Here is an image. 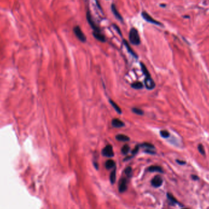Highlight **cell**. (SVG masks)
I'll return each instance as SVG.
<instances>
[{
	"mask_svg": "<svg viewBox=\"0 0 209 209\" xmlns=\"http://www.w3.org/2000/svg\"><path fill=\"white\" fill-rule=\"evenodd\" d=\"M129 40L132 44L135 45H138L140 44V37L137 29L135 28H132L129 32Z\"/></svg>",
	"mask_w": 209,
	"mask_h": 209,
	"instance_id": "obj_1",
	"label": "cell"
},
{
	"mask_svg": "<svg viewBox=\"0 0 209 209\" xmlns=\"http://www.w3.org/2000/svg\"><path fill=\"white\" fill-rule=\"evenodd\" d=\"M73 32H74L75 35L76 36L81 42H85L86 41V37L84 34L83 31H81L80 27L79 26H76L73 28Z\"/></svg>",
	"mask_w": 209,
	"mask_h": 209,
	"instance_id": "obj_2",
	"label": "cell"
},
{
	"mask_svg": "<svg viewBox=\"0 0 209 209\" xmlns=\"http://www.w3.org/2000/svg\"><path fill=\"white\" fill-rule=\"evenodd\" d=\"M86 18L89 25H90V27L94 29V32H101V30H100L99 27L95 23V22H94V20L92 19L91 13H90L89 10L86 12Z\"/></svg>",
	"mask_w": 209,
	"mask_h": 209,
	"instance_id": "obj_3",
	"label": "cell"
},
{
	"mask_svg": "<svg viewBox=\"0 0 209 209\" xmlns=\"http://www.w3.org/2000/svg\"><path fill=\"white\" fill-rule=\"evenodd\" d=\"M141 15L144 19L146 21H147V22H149V23H151L154 24V25L162 26V24H161L160 22L155 20L154 18H152V17L147 13V12H146V11H143V12H142Z\"/></svg>",
	"mask_w": 209,
	"mask_h": 209,
	"instance_id": "obj_4",
	"label": "cell"
},
{
	"mask_svg": "<svg viewBox=\"0 0 209 209\" xmlns=\"http://www.w3.org/2000/svg\"><path fill=\"white\" fill-rule=\"evenodd\" d=\"M102 155L107 157H113L114 156V152L111 145L108 144L103 148L102 150Z\"/></svg>",
	"mask_w": 209,
	"mask_h": 209,
	"instance_id": "obj_5",
	"label": "cell"
},
{
	"mask_svg": "<svg viewBox=\"0 0 209 209\" xmlns=\"http://www.w3.org/2000/svg\"><path fill=\"white\" fill-rule=\"evenodd\" d=\"M144 84L146 88L149 90H152L155 87V82L152 80L151 76L146 77L144 80Z\"/></svg>",
	"mask_w": 209,
	"mask_h": 209,
	"instance_id": "obj_6",
	"label": "cell"
},
{
	"mask_svg": "<svg viewBox=\"0 0 209 209\" xmlns=\"http://www.w3.org/2000/svg\"><path fill=\"white\" fill-rule=\"evenodd\" d=\"M127 189V181L125 178H122L120 179L119 183V191L120 193L125 191Z\"/></svg>",
	"mask_w": 209,
	"mask_h": 209,
	"instance_id": "obj_7",
	"label": "cell"
},
{
	"mask_svg": "<svg viewBox=\"0 0 209 209\" xmlns=\"http://www.w3.org/2000/svg\"><path fill=\"white\" fill-rule=\"evenodd\" d=\"M152 186L155 188H158L161 187V185L163 184V179L159 175H156L155 177H154L151 181Z\"/></svg>",
	"mask_w": 209,
	"mask_h": 209,
	"instance_id": "obj_8",
	"label": "cell"
},
{
	"mask_svg": "<svg viewBox=\"0 0 209 209\" xmlns=\"http://www.w3.org/2000/svg\"><path fill=\"white\" fill-rule=\"evenodd\" d=\"M111 10H112V12H113V13L114 14V17H115L118 20H120L121 21V22H122L123 21L122 17L121 16V15L120 14V13L118 12V10H117V8H116V7L114 4H112V5H111Z\"/></svg>",
	"mask_w": 209,
	"mask_h": 209,
	"instance_id": "obj_9",
	"label": "cell"
},
{
	"mask_svg": "<svg viewBox=\"0 0 209 209\" xmlns=\"http://www.w3.org/2000/svg\"><path fill=\"white\" fill-rule=\"evenodd\" d=\"M93 36L97 40L100 41L102 42H105L106 41L105 37L103 35L101 32H93Z\"/></svg>",
	"mask_w": 209,
	"mask_h": 209,
	"instance_id": "obj_10",
	"label": "cell"
},
{
	"mask_svg": "<svg viewBox=\"0 0 209 209\" xmlns=\"http://www.w3.org/2000/svg\"><path fill=\"white\" fill-rule=\"evenodd\" d=\"M112 125L116 128H120L124 126V124L118 119H113L112 120Z\"/></svg>",
	"mask_w": 209,
	"mask_h": 209,
	"instance_id": "obj_11",
	"label": "cell"
},
{
	"mask_svg": "<svg viewBox=\"0 0 209 209\" xmlns=\"http://www.w3.org/2000/svg\"><path fill=\"white\" fill-rule=\"evenodd\" d=\"M123 43H124V45L125 46V47L127 48V49L128 51H129V53H130L131 54H132L134 57L137 58V55H136V53L133 51V50H132V48L130 47V46L129 45V43L127 42V41L126 40H123Z\"/></svg>",
	"mask_w": 209,
	"mask_h": 209,
	"instance_id": "obj_12",
	"label": "cell"
},
{
	"mask_svg": "<svg viewBox=\"0 0 209 209\" xmlns=\"http://www.w3.org/2000/svg\"><path fill=\"white\" fill-rule=\"evenodd\" d=\"M149 172H158V173H163L162 168L158 166H151L148 168Z\"/></svg>",
	"mask_w": 209,
	"mask_h": 209,
	"instance_id": "obj_13",
	"label": "cell"
},
{
	"mask_svg": "<svg viewBox=\"0 0 209 209\" xmlns=\"http://www.w3.org/2000/svg\"><path fill=\"white\" fill-rule=\"evenodd\" d=\"M116 139L119 141H129L130 140V138L127 136L122 134H119V135L116 136Z\"/></svg>",
	"mask_w": 209,
	"mask_h": 209,
	"instance_id": "obj_14",
	"label": "cell"
},
{
	"mask_svg": "<svg viewBox=\"0 0 209 209\" xmlns=\"http://www.w3.org/2000/svg\"><path fill=\"white\" fill-rule=\"evenodd\" d=\"M115 166V163L113 160H108L105 163V168L107 169L113 168Z\"/></svg>",
	"mask_w": 209,
	"mask_h": 209,
	"instance_id": "obj_15",
	"label": "cell"
},
{
	"mask_svg": "<svg viewBox=\"0 0 209 209\" xmlns=\"http://www.w3.org/2000/svg\"><path fill=\"white\" fill-rule=\"evenodd\" d=\"M110 103H111V105H112V107L114 108V110L117 111L118 113H119V114H121L122 111H121V109H120V107H119L117 104L116 103L114 102H113V100H110Z\"/></svg>",
	"mask_w": 209,
	"mask_h": 209,
	"instance_id": "obj_16",
	"label": "cell"
},
{
	"mask_svg": "<svg viewBox=\"0 0 209 209\" xmlns=\"http://www.w3.org/2000/svg\"><path fill=\"white\" fill-rule=\"evenodd\" d=\"M110 182L112 184L116 182V169H114L111 173L110 174Z\"/></svg>",
	"mask_w": 209,
	"mask_h": 209,
	"instance_id": "obj_17",
	"label": "cell"
},
{
	"mask_svg": "<svg viewBox=\"0 0 209 209\" xmlns=\"http://www.w3.org/2000/svg\"><path fill=\"white\" fill-rule=\"evenodd\" d=\"M132 87L135 89H140L143 88V84L141 82L136 81L132 84Z\"/></svg>",
	"mask_w": 209,
	"mask_h": 209,
	"instance_id": "obj_18",
	"label": "cell"
},
{
	"mask_svg": "<svg viewBox=\"0 0 209 209\" xmlns=\"http://www.w3.org/2000/svg\"><path fill=\"white\" fill-rule=\"evenodd\" d=\"M141 69H142V71L143 72L144 75L146 77H147V76H151L150 75V73H149V71L147 70V69L146 67L145 66L144 64H143L142 63H141Z\"/></svg>",
	"mask_w": 209,
	"mask_h": 209,
	"instance_id": "obj_19",
	"label": "cell"
},
{
	"mask_svg": "<svg viewBox=\"0 0 209 209\" xmlns=\"http://www.w3.org/2000/svg\"><path fill=\"white\" fill-rule=\"evenodd\" d=\"M167 197H168V198L169 199V200L170 201H171L174 204L178 203V201H177V199H175V197L173 196V195H172V194H171V193H167Z\"/></svg>",
	"mask_w": 209,
	"mask_h": 209,
	"instance_id": "obj_20",
	"label": "cell"
},
{
	"mask_svg": "<svg viewBox=\"0 0 209 209\" xmlns=\"http://www.w3.org/2000/svg\"><path fill=\"white\" fill-rule=\"evenodd\" d=\"M129 151H130V147H129L127 144L124 145V146L122 147L121 152L123 154H128Z\"/></svg>",
	"mask_w": 209,
	"mask_h": 209,
	"instance_id": "obj_21",
	"label": "cell"
},
{
	"mask_svg": "<svg viewBox=\"0 0 209 209\" xmlns=\"http://www.w3.org/2000/svg\"><path fill=\"white\" fill-rule=\"evenodd\" d=\"M197 149H198V151H199V152H200V154H201V155L205 156V152L204 148L203 145H202V144H199L198 145V146H197Z\"/></svg>",
	"mask_w": 209,
	"mask_h": 209,
	"instance_id": "obj_22",
	"label": "cell"
},
{
	"mask_svg": "<svg viewBox=\"0 0 209 209\" xmlns=\"http://www.w3.org/2000/svg\"><path fill=\"white\" fill-rule=\"evenodd\" d=\"M160 135L163 138H168L170 135L169 133L167 130H161L160 132Z\"/></svg>",
	"mask_w": 209,
	"mask_h": 209,
	"instance_id": "obj_23",
	"label": "cell"
},
{
	"mask_svg": "<svg viewBox=\"0 0 209 209\" xmlns=\"http://www.w3.org/2000/svg\"><path fill=\"white\" fill-rule=\"evenodd\" d=\"M132 111H133V113H135V114H138V115H142L143 114V111H142L140 109H138V108H134L132 109Z\"/></svg>",
	"mask_w": 209,
	"mask_h": 209,
	"instance_id": "obj_24",
	"label": "cell"
},
{
	"mask_svg": "<svg viewBox=\"0 0 209 209\" xmlns=\"http://www.w3.org/2000/svg\"><path fill=\"white\" fill-rule=\"evenodd\" d=\"M142 147H146L147 148V149H154V146L152 144L150 143H143L141 145Z\"/></svg>",
	"mask_w": 209,
	"mask_h": 209,
	"instance_id": "obj_25",
	"label": "cell"
},
{
	"mask_svg": "<svg viewBox=\"0 0 209 209\" xmlns=\"http://www.w3.org/2000/svg\"><path fill=\"white\" fill-rule=\"evenodd\" d=\"M132 168H131V167H127V168L125 169L124 172H125V174L126 175H127L128 176H129V175H130L131 173H132Z\"/></svg>",
	"mask_w": 209,
	"mask_h": 209,
	"instance_id": "obj_26",
	"label": "cell"
},
{
	"mask_svg": "<svg viewBox=\"0 0 209 209\" xmlns=\"http://www.w3.org/2000/svg\"><path fill=\"white\" fill-rule=\"evenodd\" d=\"M113 27H114V29H116V31L117 32V33H118V34H119V35L121 36H122V32H121V31H120V29H119V27H117V25H115V24H113Z\"/></svg>",
	"mask_w": 209,
	"mask_h": 209,
	"instance_id": "obj_27",
	"label": "cell"
},
{
	"mask_svg": "<svg viewBox=\"0 0 209 209\" xmlns=\"http://www.w3.org/2000/svg\"><path fill=\"white\" fill-rule=\"evenodd\" d=\"M138 151H139V146H136V147L135 148V149H133V151H132V154H137V152H138Z\"/></svg>",
	"mask_w": 209,
	"mask_h": 209,
	"instance_id": "obj_28",
	"label": "cell"
},
{
	"mask_svg": "<svg viewBox=\"0 0 209 209\" xmlns=\"http://www.w3.org/2000/svg\"><path fill=\"white\" fill-rule=\"evenodd\" d=\"M176 161H177V163L179 164V165H185V164H186V161H182V160H176Z\"/></svg>",
	"mask_w": 209,
	"mask_h": 209,
	"instance_id": "obj_29",
	"label": "cell"
},
{
	"mask_svg": "<svg viewBox=\"0 0 209 209\" xmlns=\"http://www.w3.org/2000/svg\"><path fill=\"white\" fill-rule=\"evenodd\" d=\"M191 177H192V178H193V179L194 180H198V179H199V177H197V175H193L191 176Z\"/></svg>",
	"mask_w": 209,
	"mask_h": 209,
	"instance_id": "obj_30",
	"label": "cell"
},
{
	"mask_svg": "<svg viewBox=\"0 0 209 209\" xmlns=\"http://www.w3.org/2000/svg\"></svg>",
	"mask_w": 209,
	"mask_h": 209,
	"instance_id": "obj_31",
	"label": "cell"
}]
</instances>
